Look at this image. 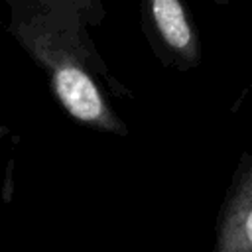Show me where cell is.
I'll list each match as a JSON object with an SVG mask.
<instances>
[{"label":"cell","mask_w":252,"mask_h":252,"mask_svg":"<svg viewBox=\"0 0 252 252\" xmlns=\"http://www.w3.org/2000/svg\"><path fill=\"white\" fill-rule=\"evenodd\" d=\"M213 2H217V4H220V6H224V4H230L232 0H213Z\"/></svg>","instance_id":"obj_4"},{"label":"cell","mask_w":252,"mask_h":252,"mask_svg":"<svg viewBox=\"0 0 252 252\" xmlns=\"http://www.w3.org/2000/svg\"><path fill=\"white\" fill-rule=\"evenodd\" d=\"M140 22L163 67L187 73L201 65V35L185 0H140Z\"/></svg>","instance_id":"obj_2"},{"label":"cell","mask_w":252,"mask_h":252,"mask_svg":"<svg viewBox=\"0 0 252 252\" xmlns=\"http://www.w3.org/2000/svg\"><path fill=\"white\" fill-rule=\"evenodd\" d=\"M6 32L45 73L59 106L81 126L126 136L128 126L114 112L104 89L120 98L134 93L120 83L94 47L91 28L104 22L102 0H2Z\"/></svg>","instance_id":"obj_1"},{"label":"cell","mask_w":252,"mask_h":252,"mask_svg":"<svg viewBox=\"0 0 252 252\" xmlns=\"http://www.w3.org/2000/svg\"><path fill=\"white\" fill-rule=\"evenodd\" d=\"M213 252H252V152L242 154L219 209Z\"/></svg>","instance_id":"obj_3"}]
</instances>
